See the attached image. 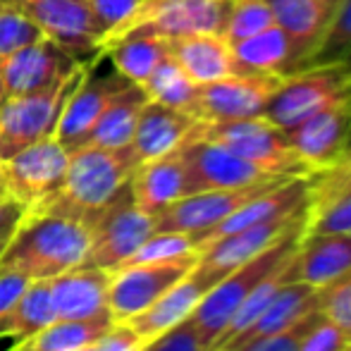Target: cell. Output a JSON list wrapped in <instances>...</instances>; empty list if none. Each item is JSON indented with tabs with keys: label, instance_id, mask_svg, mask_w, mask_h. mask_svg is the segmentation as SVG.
<instances>
[{
	"label": "cell",
	"instance_id": "obj_36",
	"mask_svg": "<svg viewBox=\"0 0 351 351\" xmlns=\"http://www.w3.org/2000/svg\"><path fill=\"white\" fill-rule=\"evenodd\" d=\"M41 38L43 32L12 0H0V60Z\"/></svg>",
	"mask_w": 351,
	"mask_h": 351
},
{
	"label": "cell",
	"instance_id": "obj_37",
	"mask_svg": "<svg viewBox=\"0 0 351 351\" xmlns=\"http://www.w3.org/2000/svg\"><path fill=\"white\" fill-rule=\"evenodd\" d=\"M351 232V189L332 201L308 208L304 234H349Z\"/></svg>",
	"mask_w": 351,
	"mask_h": 351
},
{
	"label": "cell",
	"instance_id": "obj_48",
	"mask_svg": "<svg viewBox=\"0 0 351 351\" xmlns=\"http://www.w3.org/2000/svg\"><path fill=\"white\" fill-rule=\"evenodd\" d=\"M98 342V339H96ZM96 342L93 344H86V347H79V349H72V351H98V347H96Z\"/></svg>",
	"mask_w": 351,
	"mask_h": 351
},
{
	"label": "cell",
	"instance_id": "obj_50",
	"mask_svg": "<svg viewBox=\"0 0 351 351\" xmlns=\"http://www.w3.org/2000/svg\"><path fill=\"white\" fill-rule=\"evenodd\" d=\"M0 101H3V84H0Z\"/></svg>",
	"mask_w": 351,
	"mask_h": 351
},
{
	"label": "cell",
	"instance_id": "obj_25",
	"mask_svg": "<svg viewBox=\"0 0 351 351\" xmlns=\"http://www.w3.org/2000/svg\"><path fill=\"white\" fill-rule=\"evenodd\" d=\"M132 199L148 215H158L186 196V170L180 148L141 162L130 180Z\"/></svg>",
	"mask_w": 351,
	"mask_h": 351
},
{
	"label": "cell",
	"instance_id": "obj_19",
	"mask_svg": "<svg viewBox=\"0 0 351 351\" xmlns=\"http://www.w3.org/2000/svg\"><path fill=\"white\" fill-rule=\"evenodd\" d=\"M110 270L74 265L51 278V299L60 320H112L108 308Z\"/></svg>",
	"mask_w": 351,
	"mask_h": 351
},
{
	"label": "cell",
	"instance_id": "obj_43",
	"mask_svg": "<svg viewBox=\"0 0 351 351\" xmlns=\"http://www.w3.org/2000/svg\"><path fill=\"white\" fill-rule=\"evenodd\" d=\"M299 351H351V335L328 315H323L315 328L306 335Z\"/></svg>",
	"mask_w": 351,
	"mask_h": 351
},
{
	"label": "cell",
	"instance_id": "obj_51",
	"mask_svg": "<svg viewBox=\"0 0 351 351\" xmlns=\"http://www.w3.org/2000/svg\"><path fill=\"white\" fill-rule=\"evenodd\" d=\"M208 351H227V349H208Z\"/></svg>",
	"mask_w": 351,
	"mask_h": 351
},
{
	"label": "cell",
	"instance_id": "obj_26",
	"mask_svg": "<svg viewBox=\"0 0 351 351\" xmlns=\"http://www.w3.org/2000/svg\"><path fill=\"white\" fill-rule=\"evenodd\" d=\"M196 125H199V120L191 117L189 112L148 101L143 106L134 130V139H132V148L139 158V165L177 151L191 136Z\"/></svg>",
	"mask_w": 351,
	"mask_h": 351
},
{
	"label": "cell",
	"instance_id": "obj_44",
	"mask_svg": "<svg viewBox=\"0 0 351 351\" xmlns=\"http://www.w3.org/2000/svg\"><path fill=\"white\" fill-rule=\"evenodd\" d=\"M27 206L22 201H17L12 194H8V189L3 186V180H0V254L8 246V241L12 239L14 230L19 227L22 217L27 215Z\"/></svg>",
	"mask_w": 351,
	"mask_h": 351
},
{
	"label": "cell",
	"instance_id": "obj_3",
	"mask_svg": "<svg viewBox=\"0 0 351 351\" xmlns=\"http://www.w3.org/2000/svg\"><path fill=\"white\" fill-rule=\"evenodd\" d=\"M306 222L294 227L289 234H285L280 241H275L263 254H258L256 258L246 261L239 268L227 273L225 278L220 282H215V285L206 291V296L199 301L194 313L189 315L191 323L199 330L201 339L206 342V347L213 349L215 339L220 337L222 330L230 325V320L234 318V313L239 311V306L244 304L246 296L251 294V289H254L258 282H263L270 273H275L282 263H287V261L296 254L301 239H304Z\"/></svg>",
	"mask_w": 351,
	"mask_h": 351
},
{
	"label": "cell",
	"instance_id": "obj_2",
	"mask_svg": "<svg viewBox=\"0 0 351 351\" xmlns=\"http://www.w3.org/2000/svg\"><path fill=\"white\" fill-rule=\"evenodd\" d=\"M88 227L67 215L27 210L12 239L0 254V265L19 270L29 280H51L84 261Z\"/></svg>",
	"mask_w": 351,
	"mask_h": 351
},
{
	"label": "cell",
	"instance_id": "obj_27",
	"mask_svg": "<svg viewBox=\"0 0 351 351\" xmlns=\"http://www.w3.org/2000/svg\"><path fill=\"white\" fill-rule=\"evenodd\" d=\"M232 56L239 72H263L280 77H289L294 72V46L278 24H270L263 32L232 43Z\"/></svg>",
	"mask_w": 351,
	"mask_h": 351
},
{
	"label": "cell",
	"instance_id": "obj_22",
	"mask_svg": "<svg viewBox=\"0 0 351 351\" xmlns=\"http://www.w3.org/2000/svg\"><path fill=\"white\" fill-rule=\"evenodd\" d=\"M320 308H323V287H311L299 280H287L275 291L273 299L268 301V306L258 313V318L222 349L234 351L246 342H254V339L265 337V335L280 332V330L289 328L291 323L301 320L304 315Z\"/></svg>",
	"mask_w": 351,
	"mask_h": 351
},
{
	"label": "cell",
	"instance_id": "obj_45",
	"mask_svg": "<svg viewBox=\"0 0 351 351\" xmlns=\"http://www.w3.org/2000/svg\"><path fill=\"white\" fill-rule=\"evenodd\" d=\"M98 351H139L143 347L141 335L127 323H112V328L96 342Z\"/></svg>",
	"mask_w": 351,
	"mask_h": 351
},
{
	"label": "cell",
	"instance_id": "obj_23",
	"mask_svg": "<svg viewBox=\"0 0 351 351\" xmlns=\"http://www.w3.org/2000/svg\"><path fill=\"white\" fill-rule=\"evenodd\" d=\"M351 270V234H304L289 265V280L328 287Z\"/></svg>",
	"mask_w": 351,
	"mask_h": 351
},
{
	"label": "cell",
	"instance_id": "obj_15",
	"mask_svg": "<svg viewBox=\"0 0 351 351\" xmlns=\"http://www.w3.org/2000/svg\"><path fill=\"white\" fill-rule=\"evenodd\" d=\"M285 180H289V177H275V180L256 182V184L237 186V189H208L199 191V194L182 196L180 201H175L165 210L153 215V225H156V232L199 234V232H206L215 227L217 222H222L227 215L241 208L246 201L282 184Z\"/></svg>",
	"mask_w": 351,
	"mask_h": 351
},
{
	"label": "cell",
	"instance_id": "obj_4",
	"mask_svg": "<svg viewBox=\"0 0 351 351\" xmlns=\"http://www.w3.org/2000/svg\"><path fill=\"white\" fill-rule=\"evenodd\" d=\"M88 67L91 60L79 62L70 77L43 91L0 101V162L12 158L22 148L56 134L62 108L86 77Z\"/></svg>",
	"mask_w": 351,
	"mask_h": 351
},
{
	"label": "cell",
	"instance_id": "obj_32",
	"mask_svg": "<svg viewBox=\"0 0 351 351\" xmlns=\"http://www.w3.org/2000/svg\"><path fill=\"white\" fill-rule=\"evenodd\" d=\"M141 88L146 91L148 101H156L160 106L175 108V110L189 112L194 117V108H196V86L186 72L177 65L175 60L167 53L160 60V65L151 72V77L141 84Z\"/></svg>",
	"mask_w": 351,
	"mask_h": 351
},
{
	"label": "cell",
	"instance_id": "obj_41",
	"mask_svg": "<svg viewBox=\"0 0 351 351\" xmlns=\"http://www.w3.org/2000/svg\"><path fill=\"white\" fill-rule=\"evenodd\" d=\"M139 351H208V347L201 339L191 318H186L177 323L175 328L160 332L158 337L146 339Z\"/></svg>",
	"mask_w": 351,
	"mask_h": 351
},
{
	"label": "cell",
	"instance_id": "obj_30",
	"mask_svg": "<svg viewBox=\"0 0 351 351\" xmlns=\"http://www.w3.org/2000/svg\"><path fill=\"white\" fill-rule=\"evenodd\" d=\"M112 328V320H60L56 318L38 332L17 339L8 351H72L93 344Z\"/></svg>",
	"mask_w": 351,
	"mask_h": 351
},
{
	"label": "cell",
	"instance_id": "obj_34",
	"mask_svg": "<svg viewBox=\"0 0 351 351\" xmlns=\"http://www.w3.org/2000/svg\"><path fill=\"white\" fill-rule=\"evenodd\" d=\"M270 24H275V17L268 0H232L222 38L232 46V43L263 32Z\"/></svg>",
	"mask_w": 351,
	"mask_h": 351
},
{
	"label": "cell",
	"instance_id": "obj_12",
	"mask_svg": "<svg viewBox=\"0 0 351 351\" xmlns=\"http://www.w3.org/2000/svg\"><path fill=\"white\" fill-rule=\"evenodd\" d=\"M285 134L311 175L337 165L351 141V93L285 130Z\"/></svg>",
	"mask_w": 351,
	"mask_h": 351
},
{
	"label": "cell",
	"instance_id": "obj_21",
	"mask_svg": "<svg viewBox=\"0 0 351 351\" xmlns=\"http://www.w3.org/2000/svg\"><path fill=\"white\" fill-rule=\"evenodd\" d=\"M215 282V278H210L199 265H194V270L184 280H180L172 289H167L146 311H141L132 320H127V325H132L141 335L143 342L158 337L160 332H165V330L175 328L177 323L189 318L196 306H199V301L206 296V291Z\"/></svg>",
	"mask_w": 351,
	"mask_h": 351
},
{
	"label": "cell",
	"instance_id": "obj_33",
	"mask_svg": "<svg viewBox=\"0 0 351 351\" xmlns=\"http://www.w3.org/2000/svg\"><path fill=\"white\" fill-rule=\"evenodd\" d=\"M351 51V0H342L335 12V19L330 22L325 36L315 46V51L306 58L299 72L311 70V67H330L342 65V60Z\"/></svg>",
	"mask_w": 351,
	"mask_h": 351
},
{
	"label": "cell",
	"instance_id": "obj_28",
	"mask_svg": "<svg viewBox=\"0 0 351 351\" xmlns=\"http://www.w3.org/2000/svg\"><path fill=\"white\" fill-rule=\"evenodd\" d=\"M148 103L146 91L139 84L125 86L101 112L93 130L88 132L82 146H103V148H122L130 146L134 139V130L143 106Z\"/></svg>",
	"mask_w": 351,
	"mask_h": 351
},
{
	"label": "cell",
	"instance_id": "obj_29",
	"mask_svg": "<svg viewBox=\"0 0 351 351\" xmlns=\"http://www.w3.org/2000/svg\"><path fill=\"white\" fill-rule=\"evenodd\" d=\"M103 53L122 77L141 86L151 77V72L160 65L162 58L167 56V41L160 36H153V34L127 32L125 36L108 43Z\"/></svg>",
	"mask_w": 351,
	"mask_h": 351
},
{
	"label": "cell",
	"instance_id": "obj_16",
	"mask_svg": "<svg viewBox=\"0 0 351 351\" xmlns=\"http://www.w3.org/2000/svg\"><path fill=\"white\" fill-rule=\"evenodd\" d=\"M308 208L294 213V215L278 217V220H268V222H258V225L244 227L239 232H232L227 237H220L213 244L204 246L199 251V265L204 273H208L210 278H215L220 282L227 273H232L234 268H239L241 263L256 258L258 254H263L265 249L280 241L285 234H289L294 227L304 225L308 220Z\"/></svg>",
	"mask_w": 351,
	"mask_h": 351
},
{
	"label": "cell",
	"instance_id": "obj_42",
	"mask_svg": "<svg viewBox=\"0 0 351 351\" xmlns=\"http://www.w3.org/2000/svg\"><path fill=\"white\" fill-rule=\"evenodd\" d=\"M323 313L351 335V270L323 287Z\"/></svg>",
	"mask_w": 351,
	"mask_h": 351
},
{
	"label": "cell",
	"instance_id": "obj_9",
	"mask_svg": "<svg viewBox=\"0 0 351 351\" xmlns=\"http://www.w3.org/2000/svg\"><path fill=\"white\" fill-rule=\"evenodd\" d=\"M199 256H186L160 263H134L112 270L108 289V308L112 323H127L136 313L146 311L167 289L184 280L194 270Z\"/></svg>",
	"mask_w": 351,
	"mask_h": 351
},
{
	"label": "cell",
	"instance_id": "obj_18",
	"mask_svg": "<svg viewBox=\"0 0 351 351\" xmlns=\"http://www.w3.org/2000/svg\"><path fill=\"white\" fill-rule=\"evenodd\" d=\"M93 62L88 67L86 77L82 79L74 93L67 98L65 108L60 112V120H58L56 127V139L67 148V151H74L79 148L84 141H86L88 132L93 130L96 120L101 117V112L108 108V103L117 96L125 86H130V79L122 77L120 72L112 67L108 72L96 74L93 72Z\"/></svg>",
	"mask_w": 351,
	"mask_h": 351
},
{
	"label": "cell",
	"instance_id": "obj_46",
	"mask_svg": "<svg viewBox=\"0 0 351 351\" xmlns=\"http://www.w3.org/2000/svg\"><path fill=\"white\" fill-rule=\"evenodd\" d=\"M29 282L32 280H29L27 275L19 273V270L0 265V318H3V315L14 306V301L24 294Z\"/></svg>",
	"mask_w": 351,
	"mask_h": 351
},
{
	"label": "cell",
	"instance_id": "obj_6",
	"mask_svg": "<svg viewBox=\"0 0 351 351\" xmlns=\"http://www.w3.org/2000/svg\"><path fill=\"white\" fill-rule=\"evenodd\" d=\"M88 251L79 265L117 270L136 254V249L156 232L153 215L143 213L132 199L130 184L88 220Z\"/></svg>",
	"mask_w": 351,
	"mask_h": 351
},
{
	"label": "cell",
	"instance_id": "obj_24",
	"mask_svg": "<svg viewBox=\"0 0 351 351\" xmlns=\"http://www.w3.org/2000/svg\"><path fill=\"white\" fill-rule=\"evenodd\" d=\"M165 41L170 58L196 86L220 82L239 72L232 56V46L222 38V34H189V36L165 38Z\"/></svg>",
	"mask_w": 351,
	"mask_h": 351
},
{
	"label": "cell",
	"instance_id": "obj_38",
	"mask_svg": "<svg viewBox=\"0 0 351 351\" xmlns=\"http://www.w3.org/2000/svg\"><path fill=\"white\" fill-rule=\"evenodd\" d=\"M86 5L103 32L101 48H106L108 43H112L120 36L127 22L134 17L141 0H86Z\"/></svg>",
	"mask_w": 351,
	"mask_h": 351
},
{
	"label": "cell",
	"instance_id": "obj_20",
	"mask_svg": "<svg viewBox=\"0 0 351 351\" xmlns=\"http://www.w3.org/2000/svg\"><path fill=\"white\" fill-rule=\"evenodd\" d=\"M342 0H268L275 24L285 29L294 46V72L301 70L306 58L315 51L335 19ZM289 74V77H291Z\"/></svg>",
	"mask_w": 351,
	"mask_h": 351
},
{
	"label": "cell",
	"instance_id": "obj_40",
	"mask_svg": "<svg viewBox=\"0 0 351 351\" xmlns=\"http://www.w3.org/2000/svg\"><path fill=\"white\" fill-rule=\"evenodd\" d=\"M351 189V156L339 160L337 165L328 167L323 172L311 175V208L332 201L335 196Z\"/></svg>",
	"mask_w": 351,
	"mask_h": 351
},
{
	"label": "cell",
	"instance_id": "obj_14",
	"mask_svg": "<svg viewBox=\"0 0 351 351\" xmlns=\"http://www.w3.org/2000/svg\"><path fill=\"white\" fill-rule=\"evenodd\" d=\"M180 153L186 170V196L208 189H237L280 177L232 153L230 148L199 136H189L180 146Z\"/></svg>",
	"mask_w": 351,
	"mask_h": 351
},
{
	"label": "cell",
	"instance_id": "obj_11",
	"mask_svg": "<svg viewBox=\"0 0 351 351\" xmlns=\"http://www.w3.org/2000/svg\"><path fill=\"white\" fill-rule=\"evenodd\" d=\"M285 77L263 72H237L196 91L194 117L199 122H227L261 117Z\"/></svg>",
	"mask_w": 351,
	"mask_h": 351
},
{
	"label": "cell",
	"instance_id": "obj_31",
	"mask_svg": "<svg viewBox=\"0 0 351 351\" xmlns=\"http://www.w3.org/2000/svg\"><path fill=\"white\" fill-rule=\"evenodd\" d=\"M53 320H56V311L51 299V282L34 280L14 301L12 308L0 318V337L24 339L51 325Z\"/></svg>",
	"mask_w": 351,
	"mask_h": 351
},
{
	"label": "cell",
	"instance_id": "obj_17",
	"mask_svg": "<svg viewBox=\"0 0 351 351\" xmlns=\"http://www.w3.org/2000/svg\"><path fill=\"white\" fill-rule=\"evenodd\" d=\"M79 62L70 53L43 36L41 41L14 51L0 60V84L3 98L29 96L62 82L77 70Z\"/></svg>",
	"mask_w": 351,
	"mask_h": 351
},
{
	"label": "cell",
	"instance_id": "obj_7",
	"mask_svg": "<svg viewBox=\"0 0 351 351\" xmlns=\"http://www.w3.org/2000/svg\"><path fill=\"white\" fill-rule=\"evenodd\" d=\"M347 93H351V79L344 74L342 65L311 67L285 77L280 88L270 96L263 117L280 130H289Z\"/></svg>",
	"mask_w": 351,
	"mask_h": 351
},
{
	"label": "cell",
	"instance_id": "obj_1",
	"mask_svg": "<svg viewBox=\"0 0 351 351\" xmlns=\"http://www.w3.org/2000/svg\"><path fill=\"white\" fill-rule=\"evenodd\" d=\"M139 167L134 148L79 146L70 151L65 182L53 196L29 210H48L88 225L93 215L106 208Z\"/></svg>",
	"mask_w": 351,
	"mask_h": 351
},
{
	"label": "cell",
	"instance_id": "obj_35",
	"mask_svg": "<svg viewBox=\"0 0 351 351\" xmlns=\"http://www.w3.org/2000/svg\"><path fill=\"white\" fill-rule=\"evenodd\" d=\"M186 256H199L191 234H186V232H153L125 265L160 263V261L186 258Z\"/></svg>",
	"mask_w": 351,
	"mask_h": 351
},
{
	"label": "cell",
	"instance_id": "obj_49",
	"mask_svg": "<svg viewBox=\"0 0 351 351\" xmlns=\"http://www.w3.org/2000/svg\"><path fill=\"white\" fill-rule=\"evenodd\" d=\"M347 156H351V141H349V148H347ZM347 156H344V158H347ZM344 158H342V160H344Z\"/></svg>",
	"mask_w": 351,
	"mask_h": 351
},
{
	"label": "cell",
	"instance_id": "obj_39",
	"mask_svg": "<svg viewBox=\"0 0 351 351\" xmlns=\"http://www.w3.org/2000/svg\"><path fill=\"white\" fill-rule=\"evenodd\" d=\"M323 315H325L323 308L313 311V313L304 315L301 320L291 323L289 328L280 330V332H273V335H265V337H258V339H254V342H246L234 351H299L306 335L315 328V323H318Z\"/></svg>",
	"mask_w": 351,
	"mask_h": 351
},
{
	"label": "cell",
	"instance_id": "obj_5",
	"mask_svg": "<svg viewBox=\"0 0 351 351\" xmlns=\"http://www.w3.org/2000/svg\"><path fill=\"white\" fill-rule=\"evenodd\" d=\"M191 136L215 141L232 153L280 177H308L311 170L299 160L287 141L285 130L275 127L263 115L227 122H199Z\"/></svg>",
	"mask_w": 351,
	"mask_h": 351
},
{
	"label": "cell",
	"instance_id": "obj_10",
	"mask_svg": "<svg viewBox=\"0 0 351 351\" xmlns=\"http://www.w3.org/2000/svg\"><path fill=\"white\" fill-rule=\"evenodd\" d=\"M232 0H141L127 32L153 34L160 38L189 36V34H222ZM117 36V38H120Z\"/></svg>",
	"mask_w": 351,
	"mask_h": 351
},
{
	"label": "cell",
	"instance_id": "obj_8",
	"mask_svg": "<svg viewBox=\"0 0 351 351\" xmlns=\"http://www.w3.org/2000/svg\"><path fill=\"white\" fill-rule=\"evenodd\" d=\"M67 162L70 151L56 136H46L0 162V180L8 194L34 208L62 186Z\"/></svg>",
	"mask_w": 351,
	"mask_h": 351
},
{
	"label": "cell",
	"instance_id": "obj_52",
	"mask_svg": "<svg viewBox=\"0 0 351 351\" xmlns=\"http://www.w3.org/2000/svg\"><path fill=\"white\" fill-rule=\"evenodd\" d=\"M349 234H351V232H349Z\"/></svg>",
	"mask_w": 351,
	"mask_h": 351
},
{
	"label": "cell",
	"instance_id": "obj_13",
	"mask_svg": "<svg viewBox=\"0 0 351 351\" xmlns=\"http://www.w3.org/2000/svg\"><path fill=\"white\" fill-rule=\"evenodd\" d=\"M56 46L77 62L101 53L103 32L93 19L86 0H12Z\"/></svg>",
	"mask_w": 351,
	"mask_h": 351
},
{
	"label": "cell",
	"instance_id": "obj_47",
	"mask_svg": "<svg viewBox=\"0 0 351 351\" xmlns=\"http://www.w3.org/2000/svg\"><path fill=\"white\" fill-rule=\"evenodd\" d=\"M342 70H344V74H347V77L351 79V51L347 53V58L342 60Z\"/></svg>",
	"mask_w": 351,
	"mask_h": 351
}]
</instances>
